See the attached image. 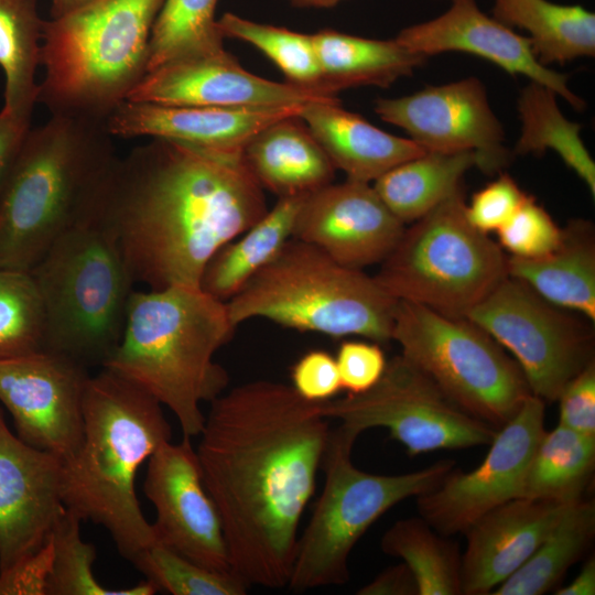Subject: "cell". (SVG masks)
Listing matches in <instances>:
<instances>
[{
	"mask_svg": "<svg viewBox=\"0 0 595 595\" xmlns=\"http://www.w3.org/2000/svg\"><path fill=\"white\" fill-rule=\"evenodd\" d=\"M331 430L321 402L282 382L249 381L210 402L195 450L231 571L249 586L288 585Z\"/></svg>",
	"mask_w": 595,
	"mask_h": 595,
	"instance_id": "cell-1",
	"label": "cell"
},
{
	"mask_svg": "<svg viewBox=\"0 0 595 595\" xmlns=\"http://www.w3.org/2000/svg\"><path fill=\"white\" fill-rule=\"evenodd\" d=\"M242 151L151 138L118 158L93 216L133 283L199 286L215 252L268 210Z\"/></svg>",
	"mask_w": 595,
	"mask_h": 595,
	"instance_id": "cell-2",
	"label": "cell"
},
{
	"mask_svg": "<svg viewBox=\"0 0 595 595\" xmlns=\"http://www.w3.org/2000/svg\"><path fill=\"white\" fill-rule=\"evenodd\" d=\"M237 326L226 302L199 286L133 291L121 339L106 368L140 388L176 418L184 437L198 436L212 402L227 388L216 353Z\"/></svg>",
	"mask_w": 595,
	"mask_h": 595,
	"instance_id": "cell-3",
	"label": "cell"
},
{
	"mask_svg": "<svg viewBox=\"0 0 595 595\" xmlns=\"http://www.w3.org/2000/svg\"><path fill=\"white\" fill-rule=\"evenodd\" d=\"M83 437L63 466L62 496L83 521L101 524L130 562L155 543L134 485L140 466L171 441L162 404L117 374L89 376L83 402Z\"/></svg>",
	"mask_w": 595,
	"mask_h": 595,
	"instance_id": "cell-4",
	"label": "cell"
},
{
	"mask_svg": "<svg viewBox=\"0 0 595 595\" xmlns=\"http://www.w3.org/2000/svg\"><path fill=\"white\" fill-rule=\"evenodd\" d=\"M107 122L67 115L30 129L0 196V268L31 271L93 218L118 160Z\"/></svg>",
	"mask_w": 595,
	"mask_h": 595,
	"instance_id": "cell-5",
	"label": "cell"
},
{
	"mask_svg": "<svg viewBox=\"0 0 595 595\" xmlns=\"http://www.w3.org/2000/svg\"><path fill=\"white\" fill-rule=\"evenodd\" d=\"M164 0H95L44 20L36 102L51 115L106 121L147 74L149 41Z\"/></svg>",
	"mask_w": 595,
	"mask_h": 595,
	"instance_id": "cell-6",
	"label": "cell"
},
{
	"mask_svg": "<svg viewBox=\"0 0 595 595\" xmlns=\"http://www.w3.org/2000/svg\"><path fill=\"white\" fill-rule=\"evenodd\" d=\"M398 300L375 277L291 238L226 302L235 326L264 318L299 332L391 340Z\"/></svg>",
	"mask_w": 595,
	"mask_h": 595,
	"instance_id": "cell-7",
	"label": "cell"
},
{
	"mask_svg": "<svg viewBox=\"0 0 595 595\" xmlns=\"http://www.w3.org/2000/svg\"><path fill=\"white\" fill-rule=\"evenodd\" d=\"M30 273L43 306V349L102 367L121 339L134 284L110 236L93 218L80 223Z\"/></svg>",
	"mask_w": 595,
	"mask_h": 595,
	"instance_id": "cell-8",
	"label": "cell"
},
{
	"mask_svg": "<svg viewBox=\"0 0 595 595\" xmlns=\"http://www.w3.org/2000/svg\"><path fill=\"white\" fill-rule=\"evenodd\" d=\"M359 434L339 424L331 430L322 466L324 487L299 536L288 587L303 592L343 585L348 559L365 532L389 509L436 488L455 468L450 459L398 475L359 469L351 459Z\"/></svg>",
	"mask_w": 595,
	"mask_h": 595,
	"instance_id": "cell-9",
	"label": "cell"
},
{
	"mask_svg": "<svg viewBox=\"0 0 595 595\" xmlns=\"http://www.w3.org/2000/svg\"><path fill=\"white\" fill-rule=\"evenodd\" d=\"M465 208L461 186L404 228L375 275L387 293L464 317L508 275L502 248L468 221Z\"/></svg>",
	"mask_w": 595,
	"mask_h": 595,
	"instance_id": "cell-10",
	"label": "cell"
},
{
	"mask_svg": "<svg viewBox=\"0 0 595 595\" xmlns=\"http://www.w3.org/2000/svg\"><path fill=\"white\" fill-rule=\"evenodd\" d=\"M391 339L459 408L497 430L532 394L516 360L465 317L398 301Z\"/></svg>",
	"mask_w": 595,
	"mask_h": 595,
	"instance_id": "cell-11",
	"label": "cell"
},
{
	"mask_svg": "<svg viewBox=\"0 0 595 595\" xmlns=\"http://www.w3.org/2000/svg\"><path fill=\"white\" fill-rule=\"evenodd\" d=\"M324 415L361 434L387 429L411 456L489 445L497 429L470 415L401 354L366 392L321 402Z\"/></svg>",
	"mask_w": 595,
	"mask_h": 595,
	"instance_id": "cell-12",
	"label": "cell"
},
{
	"mask_svg": "<svg viewBox=\"0 0 595 595\" xmlns=\"http://www.w3.org/2000/svg\"><path fill=\"white\" fill-rule=\"evenodd\" d=\"M464 317L512 354L532 394L545 402L558 400L565 385L594 361L591 327L516 278L507 275Z\"/></svg>",
	"mask_w": 595,
	"mask_h": 595,
	"instance_id": "cell-13",
	"label": "cell"
},
{
	"mask_svg": "<svg viewBox=\"0 0 595 595\" xmlns=\"http://www.w3.org/2000/svg\"><path fill=\"white\" fill-rule=\"evenodd\" d=\"M545 401L530 394L502 425L473 470L453 469L433 490L416 497L420 516L446 537L464 533L496 507L520 498L532 454L545 432Z\"/></svg>",
	"mask_w": 595,
	"mask_h": 595,
	"instance_id": "cell-14",
	"label": "cell"
},
{
	"mask_svg": "<svg viewBox=\"0 0 595 595\" xmlns=\"http://www.w3.org/2000/svg\"><path fill=\"white\" fill-rule=\"evenodd\" d=\"M88 368L41 349L0 358V401L26 444L68 459L83 437Z\"/></svg>",
	"mask_w": 595,
	"mask_h": 595,
	"instance_id": "cell-15",
	"label": "cell"
},
{
	"mask_svg": "<svg viewBox=\"0 0 595 595\" xmlns=\"http://www.w3.org/2000/svg\"><path fill=\"white\" fill-rule=\"evenodd\" d=\"M375 112L382 121L403 129L426 151L475 152L486 174L500 172L509 162L504 127L477 77L379 98Z\"/></svg>",
	"mask_w": 595,
	"mask_h": 595,
	"instance_id": "cell-16",
	"label": "cell"
},
{
	"mask_svg": "<svg viewBox=\"0 0 595 595\" xmlns=\"http://www.w3.org/2000/svg\"><path fill=\"white\" fill-rule=\"evenodd\" d=\"M143 491L156 512L155 543L209 570L231 571L221 519L191 439L156 448L148 459Z\"/></svg>",
	"mask_w": 595,
	"mask_h": 595,
	"instance_id": "cell-17",
	"label": "cell"
},
{
	"mask_svg": "<svg viewBox=\"0 0 595 595\" xmlns=\"http://www.w3.org/2000/svg\"><path fill=\"white\" fill-rule=\"evenodd\" d=\"M64 459L13 434L0 409V572L39 552L65 510Z\"/></svg>",
	"mask_w": 595,
	"mask_h": 595,
	"instance_id": "cell-18",
	"label": "cell"
},
{
	"mask_svg": "<svg viewBox=\"0 0 595 595\" xmlns=\"http://www.w3.org/2000/svg\"><path fill=\"white\" fill-rule=\"evenodd\" d=\"M404 228L370 183L346 178L303 198L292 238L317 247L343 266L363 270L380 264Z\"/></svg>",
	"mask_w": 595,
	"mask_h": 595,
	"instance_id": "cell-19",
	"label": "cell"
},
{
	"mask_svg": "<svg viewBox=\"0 0 595 595\" xmlns=\"http://www.w3.org/2000/svg\"><path fill=\"white\" fill-rule=\"evenodd\" d=\"M335 98L323 89L259 77L224 50L147 73L126 100L165 106L279 107Z\"/></svg>",
	"mask_w": 595,
	"mask_h": 595,
	"instance_id": "cell-20",
	"label": "cell"
},
{
	"mask_svg": "<svg viewBox=\"0 0 595 595\" xmlns=\"http://www.w3.org/2000/svg\"><path fill=\"white\" fill-rule=\"evenodd\" d=\"M400 44L425 57L444 52H465L483 57L512 76L552 89L573 108L584 109V100L567 85L566 75L541 64L527 36L485 14L475 0H453L441 15L401 30Z\"/></svg>",
	"mask_w": 595,
	"mask_h": 595,
	"instance_id": "cell-21",
	"label": "cell"
},
{
	"mask_svg": "<svg viewBox=\"0 0 595 595\" xmlns=\"http://www.w3.org/2000/svg\"><path fill=\"white\" fill-rule=\"evenodd\" d=\"M303 105L165 106L126 100L109 116L107 128L117 138H161L207 150L242 151L257 132L299 116Z\"/></svg>",
	"mask_w": 595,
	"mask_h": 595,
	"instance_id": "cell-22",
	"label": "cell"
},
{
	"mask_svg": "<svg viewBox=\"0 0 595 595\" xmlns=\"http://www.w3.org/2000/svg\"><path fill=\"white\" fill-rule=\"evenodd\" d=\"M567 505L515 498L476 520L464 532L462 594H491L532 555Z\"/></svg>",
	"mask_w": 595,
	"mask_h": 595,
	"instance_id": "cell-23",
	"label": "cell"
},
{
	"mask_svg": "<svg viewBox=\"0 0 595 595\" xmlns=\"http://www.w3.org/2000/svg\"><path fill=\"white\" fill-rule=\"evenodd\" d=\"M304 121L336 170L370 183L396 165L426 152L410 138L388 133L340 106L338 98L303 105Z\"/></svg>",
	"mask_w": 595,
	"mask_h": 595,
	"instance_id": "cell-24",
	"label": "cell"
},
{
	"mask_svg": "<svg viewBox=\"0 0 595 595\" xmlns=\"http://www.w3.org/2000/svg\"><path fill=\"white\" fill-rule=\"evenodd\" d=\"M244 162L264 191L280 197L307 196L333 183V163L299 116L274 121L242 149Z\"/></svg>",
	"mask_w": 595,
	"mask_h": 595,
	"instance_id": "cell-25",
	"label": "cell"
},
{
	"mask_svg": "<svg viewBox=\"0 0 595 595\" xmlns=\"http://www.w3.org/2000/svg\"><path fill=\"white\" fill-rule=\"evenodd\" d=\"M507 274L555 306L595 321V237L591 221L571 220L562 228L559 246L543 257H509Z\"/></svg>",
	"mask_w": 595,
	"mask_h": 595,
	"instance_id": "cell-26",
	"label": "cell"
},
{
	"mask_svg": "<svg viewBox=\"0 0 595 595\" xmlns=\"http://www.w3.org/2000/svg\"><path fill=\"white\" fill-rule=\"evenodd\" d=\"M324 84L334 93L358 87H389L411 76L428 57L396 39L376 40L335 30L312 34Z\"/></svg>",
	"mask_w": 595,
	"mask_h": 595,
	"instance_id": "cell-27",
	"label": "cell"
},
{
	"mask_svg": "<svg viewBox=\"0 0 595 595\" xmlns=\"http://www.w3.org/2000/svg\"><path fill=\"white\" fill-rule=\"evenodd\" d=\"M304 197L278 198L259 220L220 247L206 264L199 288L223 302L236 295L292 238Z\"/></svg>",
	"mask_w": 595,
	"mask_h": 595,
	"instance_id": "cell-28",
	"label": "cell"
},
{
	"mask_svg": "<svg viewBox=\"0 0 595 595\" xmlns=\"http://www.w3.org/2000/svg\"><path fill=\"white\" fill-rule=\"evenodd\" d=\"M493 17L524 30L543 65L595 55V14L580 4L549 0H494Z\"/></svg>",
	"mask_w": 595,
	"mask_h": 595,
	"instance_id": "cell-29",
	"label": "cell"
},
{
	"mask_svg": "<svg viewBox=\"0 0 595 595\" xmlns=\"http://www.w3.org/2000/svg\"><path fill=\"white\" fill-rule=\"evenodd\" d=\"M480 165L479 156L473 151H426L390 169L372 186L393 215L407 225L450 197L462 186L464 174Z\"/></svg>",
	"mask_w": 595,
	"mask_h": 595,
	"instance_id": "cell-30",
	"label": "cell"
},
{
	"mask_svg": "<svg viewBox=\"0 0 595 595\" xmlns=\"http://www.w3.org/2000/svg\"><path fill=\"white\" fill-rule=\"evenodd\" d=\"M594 536V501L581 498L569 504L532 555L491 594L541 595L554 589L591 547Z\"/></svg>",
	"mask_w": 595,
	"mask_h": 595,
	"instance_id": "cell-31",
	"label": "cell"
},
{
	"mask_svg": "<svg viewBox=\"0 0 595 595\" xmlns=\"http://www.w3.org/2000/svg\"><path fill=\"white\" fill-rule=\"evenodd\" d=\"M556 96L534 82L523 87L518 98L521 128L515 153L541 155L547 150L554 151L594 196V160L581 138V126L565 118Z\"/></svg>",
	"mask_w": 595,
	"mask_h": 595,
	"instance_id": "cell-32",
	"label": "cell"
},
{
	"mask_svg": "<svg viewBox=\"0 0 595 595\" xmlns=\"http://www.w3.org/2000/svg\"><path fill=\"white\" fill-rule=\"evenodd\" d=\"M43 23L37 0H0L2 108L29 119H32L39 94L35 75L40 66Z\"/></svg>",
	"mask_w": 595,
	"mask_h": 595,
	"instance_id": "cell-33",
	"label": "cell"
},
{
	"mask_svg": "<svg viewBox=\"0 0 595 595\" xmlns=\"http://www.w3.org/2000/svg\"><path fill=\"white\" fill-rule=\"evenodd\" d=\"M595 466V437L558 424L530 459L520 498L570 504L582 498Z\"/></svg>",
	"mask_w": 595,
	"mask_h": 595,
	"instance_id": "cell-34",
	"label": "cell"
},
{
	"mask_svg": "<svg viewBox=\"0 0 595 595\" xmlns=\"http://www.w3.org/2000/svg\"><path fill=\"white\" fill-rule=\"evenodd\" d=\"M381 550L410 569L418 595H461L462 555L458 545L425 519L396 521L382 536Z\"/></svg>",
	"mask_w": 595,
	"mask_h": 595,
	"instance_id": "cell-35",
	"label": "cell"
},
{
	"mask_svg": "<svg viewBox=\"0 0 595 595\" xmlns=\"http://www.w3.org/2000/svg\"><path fill=\"white\" fill-rule=\"evenodd\" d=\"M217 1H163L150 35L147 73L172 62L225 50L215 19Z\"/></svg>",
	"mask_w": 595,
	"mask_h": 595,
	"instance_id": "cell-36",
	"label": "cell"
},
{
	"mask_svg": "<svg viewBox=\"0 0 595 595\" xmlns=\"http://www.w3.org/2000/svg\"><path fill=\"white\" fill-rule=\"evenodd\" d=\"M217 24L224 37L247 42L262 52L284 74L288 83L336 95L323 82L312 34L258 23L230 12L223 14Z\"/></svg>",
	"mask_w": 595,
	"mask_h": 595,
	"instance_id": "cell-37",
	"label": "cell"
},
{
	"mask_svg": "<svg viewBox=\"0 0 595 595\" xmlns=\"http://www.w3.org/2000/svg\"><path fill=\"white\" fill-rule=\"evenodd\" d=\"M82 521L77 513L65 508L51 533L53 561L46 595H153L158 592L148 580L119 589L101 585L93 571L96 549L80 537Z\"/></svg>",
	"mask_w": 595,
	"mask_h": 595,
	"instance_id": "cell-38",
	"label": "cell"
},
{
	"mask_svg": "<svg viewBox=\"0 0 595 595\" xmlns=\"http://www.w3.org/2000/svg\"><path fill=\"white\" fill-rule=\"evenodd\" d=\"M131 563L158 591L172 595H245L249 587L232 571L209 570L158 543Z\"/></svg>",
	"mask_w": 595,
	"mask_h": 595,
	"instance_id": "cell-39",
	"label": "cell"
},
{
	"mask_svg": "<svg viewBox=\"0 0 595 595\" xmlns=\"http://www.w3.org/2000/svg\"><path fill=\"white\" fill-rule=\"evenodd\" d=\"M42 301L29 271L0 268V358L43 349Z\"/></svg>",
	"mask_w": 595,
	"mask_h": 595,
	"instance_id": "cell-40",
	"label": "cell"
},
{
	"mask_svg": "<svg viewBox=\"0 0 595 595\" xmlns=\"http://www.w3.org/2000/svg\"><path fill=\"white\" fill-rule=\"evenodd\" d=\"M496 232L498 245L511 257L522 259L543 257L562 239V228L530 195Z\"/></svg>",
	"mask_w": 595,
	"mask_h": 595,
	"instance_id": "cell-41",
	"label": "cell"
},
{
	"mask_svg": "<svg viewBox=\"0 0 595 595\" xmlns=\"http://www.w3.org/2000/svg\"><path fill=\"white\" fill-rule=\"evenodd\" d=\"M528 196L509 174L500 172L496 180L473 194L466 204V217L476 229L488 235L504 226Z\"/></svg>",
	"mask_w": 595,
	"mask_h": 595,
	"instance_id": "cell-42",
	"label": "cell"
},
{
	"mask_svg": "<svg viewBox=\"0 0 595 595\" xmlns=\"http://www.w3.org/2000/svg\"><path fill=\"white\" fill-rule=\"evenodd\" d=\"M335 359L342 389L348 394L371 389L383 375L388 363L378 343L361 340L343 342Z\"/></svg>",
	"mask_w": 595,
	"mask_h": 595,
	"instance_id": "cell-43",
	"label": "cell"
},
{
	"mask_svg": "<svg viewBox=\"0 0 595 595\" xmlns=\"http://www.w3.org/2000/svg\"><path fill=\"white\" fill-rule=\"evenodd\" d=\"M291 382L295 392L311 402L328 401L342 389L336 359L322 349L310 350L296 360Z\"/></svg>",
	"mask_w": 595,
	"mask_h": 595,
	"instance_id": "cell-44",
	"label": "cell"
},
{
	"mask_svg": "<svg viewBox=\"0 0 595 595\" xmlns=\"http://www.w3.org/2000/svg\"><path fill=\"white\" fill-rule=\"evenodd\" d=\"M556 401L560 425L595 437V361L565 385Z\"/></svg>",
	"mask_w": 595,
	"mask_h": 595,
	"instance_id": "cell-45",
	"label": "cell"
},
{
	"mask_svg": "<svg viewBox=\"0 0 595 595\" xmlns=\"http://www.w3.org/2000/svg\"><path fill=\"white\" fill-rule=\"evenodd\" d=\"M52 561L53 542L50 537L39 552L0 572V595H46Z\"/></svg>",
	"mask_w": 595,
	"mask_h": 595,
	"instance_id": "cell-46",
	"label": "cell"
},
{
	"mask_svg": "<svg viewBox=\"0 0 595 595\" xmlns=\"http://www.w3.org/2000/svg\"><path fill=\"white\" fill-rule=\"evenodd\" d=\"M31 120L3 108L0 111V196L31 129Z\"/></svg>",
	"mask_w": 595,
	"mask_h": 595,
	"instance_id": "cell-47",
	"label": "cell"
},
{
	"mask_svg": "<svg viewBox=\"0 0 595 595\" xmlns=\"http://www.w3.org/2000/svg\"><path fill=\"white\" fill-rule=\"evenodd\" d=\"M359 595H418V585L405 563L390 566L357 591Z\"/></svg>",
	"mask_w": 595,
	"mask_h": 595,
	"instance_id": "cell-48",
	"label": "cell"
},
{
	"mask_svg": "<svg viewBox=\"0 0 595 595\" xmlns=\"http://www.w3.org/2000/svg\"><path fill=\"white\" fill-rule=\"evenodd\" d=\"M556 595H594L595 594V559L589 558L576 577L566 586L555 588Z\"/></svg>",
	"mask_w": 595,
	"mask_h": 595,
	"instance_id": "cell-49",
	"label": "cell"
},
{
	"mask_svg": "<svg viewBox=\"0 0 595 595\" xmlns=\"http://www.w3.org/2000/svg\"><path fill=\"white\" fill-rule=\"evenodd\" d=\"M94 1L95 0H52L51 19L66 15Z\"/></svg>",
	"mask_w": 595,
	"mask_h": 595,
	"instance_id": "cell-50",
	"label": "cell"
},
{
	"mask_svg": "<svg viewBox=\"0 0 595 595\" xmlns=\"http://www.w3.org/2000/svg\"><path fill=\"white\" fill-rule=\"evenodd\" d=\"M291 4L299 8H331L342 0H289Z\"/></svg>",
	"mask_w": 595,
	"mask_h": 595,
	"instance_id": "cell-51",
	"label": "cell"
},
{
	"mask_svg": "<svg viewBox=\"0 0 595 595\" xmlns=\"http://www.w3.org/2000/svg\"><path fill=\"white\" fill-rule=\"evenodd\" d=\"M451 1H453V0H451Z\"/></svg>",
	"mask_w": 595,
	"mask_h": 595,
	"instance_id": "cell-52",
	"label": "cell"
}]
</instances>
